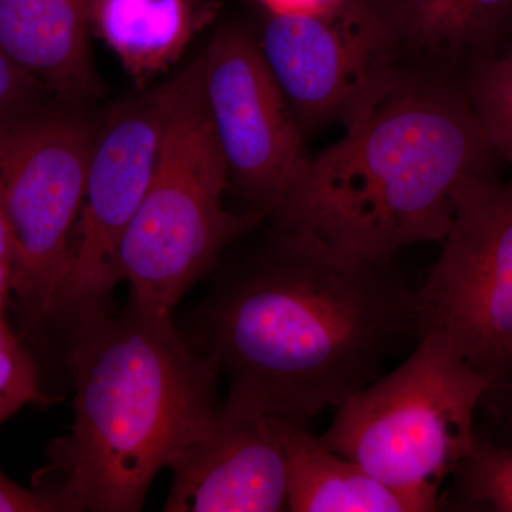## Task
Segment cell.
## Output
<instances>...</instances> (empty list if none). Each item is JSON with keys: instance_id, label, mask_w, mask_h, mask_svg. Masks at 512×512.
I'll use <instances>...</instances> for the list:
<instances>
[{"instance_id": "cell-17", "label": "cell", "mask_w": 512, "mask_h": 512, "mask_svg": "<svg viewBox=\"0 0 512 512\" xmlns=\"http://www.w3.org/2000/svg\"><path fill=\"white\" fill-rule=\"evenodd\" d=\"M35 360L20 340L0 348V413L6 419L26 404H46Z\"/></svg>"}, {"instance_id": "cell-14", "label": "cell", "mask_w": 512, "mask_h": 512, "mask_svg": "<svg viewBox=\"0 0 512 512\" xmlns=\"http://www.w3.org/2000/svg\"><path fill=\"white\" fill-rule=\"evenodd\" d=\"M220 0H93L92 32L143 92L217 16Z\"/></svg>"}, {"instance_id": "cell-19", "label": "cell", "mask_w": 512, "mask_h": 512, "mask_svg": "<svg viewBox=\"0 0 512 512\" xmlns=\"http://www.w3.org/2000/svg\"><path fill=\"white\" fill-rule=\"evenodd\" d=\"M52 94L0 47V120L49 101Z\"/></svg>"}, {"instance_id": "cell-13", "label": "cell", "mask_w": 512, "mask_h": 512, "mask_svg": "<svg viewBox=\"0 0 512 512\" xmlns=\"http://www.w3.org/2000/svg\"><path fill=\"white\" fill-rule=\"evenodd\" d=\"M281 420L288 460V511L430 512L440 498L384 484L313 436L308 423Z\"/></svg>"}, {"instance_id": "cell-15", "label": "cell", "mask_w": 512, "mask_h": 512, "mask_svg": "<svg viewBox=\"0 0 512 512\" xmlns=\"http://www.w3.org/2000/svg\"><path fill=\"white\" fill-rule=\"evenodd\" d=\"M451 478L457 510L512 512V446L478 439Z\"/></svg>"}, {"instance_id": "cell-24", "label": "cell", "mask_w": 512, "mask_h": 512, "mask_svg": "<svg viewBox=\"0 0 512 512\" xmlns=\"http://www.w3.org/2000/svg\"><path fill=\"white\" fill-rule=\"evenodd\" d=\"M16 340H18V338L13 335L12 330L9 329V326L6 325L5 320H3V316L0 315V348L10 345V343L16 342Z\"/></svg>"}, {"instance_id": "cell-7", "label": "cell", "mask_w": 512, "mask_h": 512, "mask_svg": "<svg viewBox=\"0 0 512 512\" xmlns=\"http://www.w3.org/2000/svg\"><path fill=\"white\" fill-rule=\"evenodd\" d=\"M259 47L303 134L348 130L399 79L406 25L397 0H339L305 15H269Z\"/></svg>"}, {"instance_id": "cell-6", "label": "cell", "mask_w": 512, "mask_h": 512, "mask_svg": "<svg viewBox=\"0 0 512 512\" xmlns=\"http://www.w3.org/2000/svg\"><path fill=\"white\" fill-rule=\"evenodd\" d=\"M77 107L46 101L0 120V212L12 247L10 288L26 330L52 318L72 259L99 131Z\"/></svg>"}, {"instance_id": "cell-18", "label": "cell", "mask_w": 512, "mask_h": 512, "mask_svg": "<svg viewBox=\"0 0 512 512\" xmlns=\"http://www.w3.org/2000/svg\"><path fill=\"white\" fill-rule=\"evenodd\" d=\"M447 18L461 35L493 36L512 22V0H447Z\"/></svg>"}, {"instance_id": "cell-10", "label": "cell", "mask_w": 512, "mask_h": 512, "mask_svg": "<svg viewBox=\"0 0 512 512\" xmlns=\"http://www.w3.org/2000/svg\"><path fill=\"white\" fill-rule=\"evenodd\" d=\"M201 73L229 187L252 212L274 214L309 154L258 39L242 26L218 30L201 55Z\"/></svg>"}, {"instance_id": "cell-8", "label": "cell", "mask_w": 512, "mask_h": 512, "mask_svg": "<svg viewBox=\"0 0 512 512\" xmlns=\"http://www.w3.org/2000/svg\"><path fill=\"white\" fill-rule=\"evenodd\" d=\"M441 244L416 291L419 336L437 333L497 384L512 373V180L461 184Z\"/></svg>"}, {"instance_id": "cell-12", "label": "cell", "mask_w": 512, "mask_h": 512, "mask_svg": "<svg viewBox=\"0 0 512 512\" xmlns=\"http://www.w3.org/2000/svg\"><path fill=\"white\" fill-rule=\"evenodd\" d=\"M92 3L0 0V47L69 106H83L101 93L90 50Z\"/></svg>"}, {"instance_id": "cell-20", "label": "cell", "mask_w": 512, "mask_h": 512, "mask_svg": "<svg viewBox=\"0 0 512 512\" xmlns=\"http://www.w3.org/2000/svg\"><path fill=\"white\" fill-rule=\"evenodd\" d=\"M0 512H59L53 498L39 488H25L0 471Z\"/></svg>"}, {"instance_id": "cell-22", "label": "cell", "mask_w": 512, "mask_h": 512, "mask_svg": "<svg viewBox=\"0 0 512 512\" xmlns=\"http://www.w3.org/2000/svg\"><path fill=\"white\" fill-rule=\"evenodd\" d=\"M0 261L5 262L9 266L12 264V247H10L9 231L2 212H0Z\"/></svg>"}, {"instance_id": "cell-25", "label": "cell", "mask_w": 512, "mask_h": 512, "mask_svg": "<svg viewBox=\"0 0 512 512\" xmlns=\"http://www.w3.org/2000/svg\"><path fill=\"white\" fill-rule=\"evenodd\" d=\"M504 439L507 446H512V410L504 424Z\"/></svg>"}, {"instance_id": "cell-1", "label": "cell", "mask_w": 512, "mask_h": 512, "mask_svg": "<svg viewBox=\"0 0 512 512\" xmlns=\"http://www.w3.org/2000/svg\"><path fill=\"white\" fill-rule=\"evenodd\" d=\"M417 339L416 291L393 264L276 229L212 298L205 349L229 379L225 409L309 423Z\"/></svg>"}, {"instance_id": "cell-9", "label": "cell", "mask_w": 512, "mask_h": 512, "mask_svg": "<svg viewBox=\"0 0 512 512\" xmlns=\"http://www.w3.org/2000/svg\"><path fill=\"white\" fill-rule=\"evenodd\" d=\"M163 121L164 86H160L114 107L99 127L69 272L50 320L73 325L110 311L111 293L121 282V241L156 167Z\"/></svg>"}, {"instance_id": "cell-21", "label": "cell", "mask_w": 512, "mask_h": 512, "mask_svg": "<svg viewBox=\"0 0 512 512\" xmlns=\"http://www.w3.org/2000/svg\"><path fill=\"white\" fill-rule=\"evenodd\" d=\"M269 15H305L328 9L339 0H259Z\"/></svg>"}, {"instance_id": "cell-26", "label": "cell", "mask_w": 512, "mask_h": 512, "mask_svg": "<svg viewBox=\"0 0 512 512\" xmlns=\"http://www.w3.org/2000/svg\"><path fill=\"white\" fill-rule=\"evenodd\" d=\"M6 420H8V419H6L5 414L0 413V424H2L3 421H6Z\"/></svg>"}, {"instance_id": "cell-4", "label": "cell", "mask_w": 512, "mask_h": 512, "mask_svg": "<svg viewBox=\"0 0 512 512\" xmlns=\"http://www.w3.org/2000/svg\"><path fill=\"white\" fill-rule=\"evenodd\" d=\"M227 164L205 103L201 56L164 84L156 167L119 251L130 302L171 315L231 242L264 217L227 210Z\"/></svg>"}, {"instance_id": "cell-11", "label": "cell", "mask_w": 512, "mask_h": 512, "mask_svg": "<svg viewBox=\"0 0 512 512\" xmlns=\"http://www.w3.org/2000/svg\"><path fill=\"white\" fill-rule=\"evenodd\" d=\"M170 470L164 511H288V460L276 417L222 406L214 426Z\"/></svg>"}, {"instance_id": "cell-3", "label": "cell", "mask_w": 512, "mask_h": 512, "mask_svg": "<svg viewBox=\"0 0 512 512\" xmlns=\"http://www.w3.org/2000/svg\"><path fill=\"white\" fill-rule=\"evenodd\" d=\"M493 156L467 94L402 72L338 143L309 156L271 217L278 231L393 264L404 248L443 241L457 188Z\"/></svg>"}, {"instance_id": "cell-23", "label": "cell", "mask_w": 512, "mask_h": 512, "mask_svg": "<svg viewBox=\"0 0 512 512\" xmlns=\"http://www.w3.org/2000/svg\"><path fill=\"white\" fill-rule=\"evenodd\" d=\"M10 293H12V288H10V266L0 261V315L3 313V308H5Z\"/></svg>"}, {"instance_id": "cell-5", "label": "cell", "mask_w": 512, "mask_h": 512, "mask_svg": "<svg viewBox=\"0 0 512 512\" xmlns=\"http://www.w3.org/2000/svg\"><path fill=\"white\" fill-rule=\"evenodd\" d=\"M494 386L446 339L421 333L402 365L336 409L319 440L390 487L440 498L476 448L474 416Z\"/></svg>"}, {"instance_id": "cell-16", "label": "cell", "mask_w": 512, "mask_h": 512, "mask_svg": "<svg viewBox=\"0 0 512 512\" xmlns=\"http://www.w3.org/2000/svg\"><path fill=\"white\" fill-rule=\"evenodd\" d=\"M466 94L495 154L512 165V50L481 63Z\"/></svg>"}, {"instance_id": "cell-2", "label": "cell", "mask_w": 512, "mask_h": 512, "mask_svg": "<svg viewBox=\"0 0 512 512\" xmlns=\"http://www.w3.org/2000/svg\"><path fill=\"white\" fill-rule=\"evenodd\" d=\"M73 423L47 447L33 487L64 512H134L154 478L220 416L215 357L192 349L171 315L128 302L72 326Z\"/></svg>"}]
</instances>
